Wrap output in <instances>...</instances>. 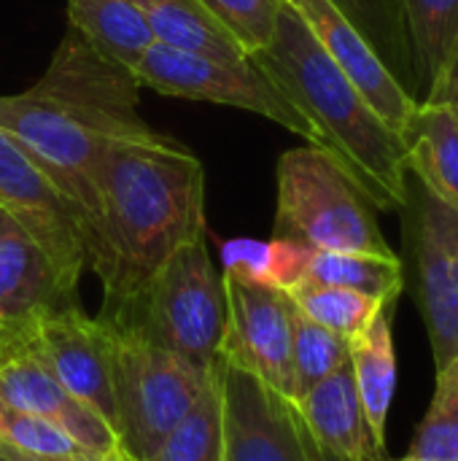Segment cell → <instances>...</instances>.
I'll use <instances>...</instances> for the list:
<instances>
[{"mask_svg": "<svg viewBox=\"0 0 458 461\" xmlns=\"http://www.w3.org/2000/svg\"><path fill=\"white\" fill-rule=\"evenodd\" d=\"M140 81L97 54L76 30L59 41L46 73L0 97V132L67 197L86 227V257L100 219V173L121 140L157 138L138 111Z\"/></svg>", "mask_w": 458, "mask_h": 461, "instance_id": "cell-1", "label": "cell"}, {"mask_svg": "<svg viewBox=\"0 0 458 461\" xmlns=\"http://www.w3.org/2000/svg\"><path fill=\"white\" fill-rule=\"evenodd\" d=\"M205 235L202 162L157 135L116 143L100 173V219L89 267L103 284V316L116 319L165 259Z\"/></svg>", "mask_w": 458, "mask_h": 461, "instance_id": "cell-2", "label": "cell"}, {"mask_svg": "<svg viewBox=\"0 0 458 461\" xmlns=\"http://www.w3.org/2000/svg\"><path fill=\"white\" fill-rule=\"evenodd\" d=\"M251 59L305 113L319 135V149L346 167L375 208H405L408 162L402 138L329 59L286 0L270 43L251 54Z\"/></svg>", "mask_w": 458, "mask_h": 461, "instance_id": "cell-3", "label": "cell"}, {"mask_svg": "<svg viewBox=\"0 0 458 461\" xmlns=\"http://www.w3.org/2000/svg\"><path fill=\"white\" fill-rule=\"evenodd\" d=\"M275 238L305 243L313 251L394 257L378 227L375 205L329 151L310 143L278 159Z\"/></svg>", "mask_w": 458, "mask_h": 461, "instance_id": "cell-4", "label": "cell"}, {"mask_svg": "<svg viewBox=\"0 0 458 461\" xmlns=\"http://www.w3.org/2000/svg\"><path fill=\"white\" fill-rule=\"evenodd\" d=\"M111 324H130L151 343L173 351L202 373L213 370L227 327V294L205 235L178 246L151 276L140 297Z\"/></svg>", "mask_w": 458, "mask_h": 461, "instance_id": "cell-5", "label": "cell"}, {"mask_svg": "<svg viewBox=\"0 0 458 461\" xmlns=\"http://www.w3.org/2000/svg\"><path fill=\"white\" fill-rule=\"evenodd\" d=\"M111 332L116 435L132 459L148 461L200 402L211 373L151 343L130 324H111Z\"/></svg>", "mask_w": 458, "mask_h": 461, "instance_id": "cell-6", "label": "cell"}, {"mask_svg": "<svg viewBox=\"0 0 458 461\" xmlns=\"http://www.w3.org/2000/svg\"><path fill=\"white\" fill-rule=\"evenodd\" d=\"M132 73L140 86H151L159 95L243 108L281 124L294 135H302L310 146H319V135L305 113L251 57L216 59L154 43Z\"/></svg>", "mask_w": 458, "mask_h": 461, "instance_id": "cell-7", "label": "cell"}, {"mask_svg": "<svg viewBox=\"0 0 458 461\" xmlns=\"http://www.w3.org/2000/svg\"><path fill=\"white\" fill-rule=\"evenodd\" d=\"M408 232L435 367L458 357V213L408 173Z\"/></svg>", "mask_w": 458, "mask_h": 461, "instance_id": "cell-8", "label": "cell"}, {"mask_svg": "<svg viewBox=\"0 0 458 461\" xmlns=\"http://www.w3.org/2000/svg\"><path fill=\"white\" fill-rule=\"evenodd\" d=\"M16 332L22 351L38 359L76 400L86 402L116 429L113 332L105 319H89L78 305H65L35 316Z\"/></svg>", "mask_w": 458, "mask_h": 461, "instance_id": "cell-9", "label": "cell"}, {"mask_svg": "<svg viewBox=\"0 0 458 461\" xmlns=\"http://www.w3.org/2000/svg\"><path fill=\"white\" fill-rule=\"evenodd\" d=\"M227 294V327L221 357L256 375L273 392L297 402V378L292 362L294 303L283 289L221 273Z\"/></svg>", "mask_w": 458, "mask_h": 461, "instance_id": "cell-10", "label": "cell"}, {"mask_svg": "<svg viewBox=\"0 0 458 461\" xmlns=\"http://www.w3.org/2000/svg\"><path fill=\"white\" fill-rule=\"evenodd\" d=\"M0 208L40 246L59 276L78 289L89 267L86 227L62 192L32 165V159L0 132Z\"/></svg>", "mask_w": 458, "mask_h": 461, "instance_id": "cell-11", "label": "cell"}, {"mask_svg": "<svg viewBox=\"0 0 458 461\" xmlns=\"http://www.w3.org/2000/svg\"><path fill=\"white\" fill-rule=\"evenodd\" d=\"M211 373L221 400L224 461H305L294 402L221 354Z\"/></svg>", "mask_w": 458, "mask_h": 461, "instance_id": "cell-12", "label": "cell"}, {"mask_svg": "<svg viewBox=\"0 0 458 461\" xmlns=\"http://www.w3.org/2000/svg\"><path fill=\"white\" fill-rule=\"evenodd\" d=\"M308 24L313 38L329 54V59L354 81L367 97L375 113L400 135L418 100L397 81L370 41L348 22V16L332 0H286Z\"/></svg>", "mask_w": 458, "mask_h": 461, "instance_id": "cell-13", "label": "cell"}, {"mask_svg": "<svg viewBox=\"0 0 458 461\" xmlns=\"http://www.w3.org/2000/svg\"><path fill=\"white\" fill-rule=\"evenodd\" d=\"M0 402L57 424L84 451L92 454L121 451L116 429L86 402L76 400L27 351H19L0 365Z\"/></svg>", "mask_w": 458, "mask_h": 461, "instance_id": "cell-14", "label": "cell"}, {"mask_svg": "<svg viewBox=\"0 0 458 461\" xmlns=\"http://www.w3.org/2000/svg\"><path fill=\"white\" fill-rule=\"evenodd\" d=\"M76 305L70 286L40 246L13 227L0 238V321L19 330L40 313Z\"/></svg>", "mask_w": 458, "mask_h": 461, "instance_id": "cell-15", "label": "cell"}, {"mask_svg": "<svg viewBox=\"0 0 458 461\" xmlns=\"http://www.w3.org/2000/svg\"><path fill=\"white\" fill-rule=\"evenodd\" d=\"M297 413L310 432V438L329 454L346 461H383L370 435L351 362L340 365L335 373L310 386L297 402Z\"/></svg>", "mask_w": 458, "mask_h": 461, "instance_id": "cell-16", "label": "cell"}, {"mask_svg": "<svg viewBox=\"0 0 458 461\" xmlns=\"http://www.w3.org/2000/svg\"><path fill=\"white\" fill-rule=\"evenodd\" d=\"M408 173L458 213V116L443 103L418 100L400 130Z\"/></svg>", "mask_w": 458, "mask_h": 461, "instance_id": "cell-17", "label": "cell"}, {"mask_svg": "<svg viewBox=\"0 0 458 461\" xmlns=\"http://www.w3.org/2000/svg\"><path fill=\"white\" fill-rule=\"evenodd\" d=\"M397 303L381 308L373 324L356 335L348 346V362L356 384V394L375 440V448L386 456V424L397 392V354L391 335V311Z\"/></svg>", "mask_w": 458, "mask_h": 461, "instance_id": "cell-18", "label": "cell"}, {"mask_svg": "<svg viewBox=\"0 0 458 461\" xmlns=\"http://www.w3.org/2000/svg\"><path fill=\"white\" fill-rule=\"evenodd\" d=\"M70 30H76L97 54L135 70L143 54L157 43L154 32L132 0H67Z\"/></svg>", "mask_w": 458, "mask_h": 461, "instance_id": "cell-19", "label": "cell"}, {"mask_svg": "<svg viewBox=\"0 0 458 461\" xmlns=\"http://www.w3.org/2000/svg\"><path fill=\"white\" fill-rule=\"evenodd\" d=\"M146 16L154 41L178 51L216 59H246L240 43L200 0H132Z\"/></svg>", "mask_w": 458, "mask_h": 461, "instance_id": "cell-20", "label": "cell"}, {"mask_svg": "<svg viewBox=\"0 0 458 461\" xmlns=\"http://www.w3.org/2000/svg\"><path fill=\"white\" fill-rule=\"evenodd\" d=\"M348 22L370 41L386 68L397 76V81L418 100V68L408 32V16L402 0H332Z\"/></svg>", "mask_w": 458, "mask_h": 461, "instance_id": "cell-21", "label": "cell"}, {"mask_svg": "<svg viewBox=\"0 0 458 461\" xmlns=\"http://www.w3.org/2000/svg\"><path fill=\"white\" fill-rule=\"evenodd\" d=\"M305 281L354 289L383 303H397L405 273L400 257H378L359 251H313L308 259Z\"/></svg>", "mask_w": 458, "mask_h": 461, "instance_id": "cell-22", "label": "cell"}, {"mask_svg": "<svg viewBox=\"0 0 458 461\" xmlns=\"http://www.w3.org/2000/svg\"><path fill=\"white\" fill-rule=\"evenodd\" d=\"M416 54L418 84L427 95L458 51V0H402Z\"/></svg>", "mask_w": 458, "mask_h": 461, "instance_id": "cell-23", "label": "cell"}, {"mask_svg": "<svg viewBox=\"0 0 458 461\" xmlns=\"http://www.w3.org/2000/svg\"><path fill=\"white\" fill-rule=\"evenodd\" d=\"M286 294L305 319L321 324L324 330H329L346 340H354L356 335H362L373 324V319L381 313V308L389 305L383 300H375V297L354 292V289L324 286V284H313V281H302V284L292 286Z\"/></svg>", "mask_w": 458, "mask_h": 461, "instance_id": "cell-24", "label": "cell"}, {"mask_svg": "<svg viewBox=\"0 0 458 461\" xmlns=\"http://www.w3.org/2000/svg\"><path fill=\"white\" fill-rule=\"evenodd\" d=\"M148 461H224L221 400L211 373V386L189 416L157 446Z\"/></svg>", "mask_w": 458, "mask_h": 461, "instance_id": "cell-25", "label": "cell"}, {"mask_svg": "<svg viewBox=\"0 0 458 461\" xmlns=\"http://www.w3.org/2000/svg\"><path fill=\"white\" fill-rule=\"evenodd\" d=\"M424 461H458V357L437 370L435 397L410 446Z\"/></svg>", "mask_w": 458, "mask_h": 461, "instance_id": "cell-26", "label": "cell"}, {"mask_svg": "<svg viewBox=\"0 0 458 461\" xmlns=\"http://www.w3.org/2000/svg\"><path fill=\"white\" fill-rule=\"evenodd\" d=\"M351 340L324 330L321 324L305 319L297 308L292 316V362L297 378V400L316 386L321 378L335 373L348 362Z\"/></svg>", "mask_w": 458, "mask_h": 461, "instance_id": "cell-27", "label": "cell"}, {"mask_svg": "<svg viewBox=\"0 0 458 461\" xmlns=\"http://www.w3.org/2000/svg\"><path fill=\"white\" fill-rule=\"evenodd\" d=\"M0 446L22 456H65L84 451L57 424L5 402H0Z\"/></svg>", "mask_w": 458, "mask_h": 461, "instance_id": "cell-28", "label": "cell"}, {"mask_svg": "<svg viewBox=\"0 0 458 461\" xmlns=\"http://www.w3.org/2000/svg\"><path fill=\"white\" fill-rule=\"evenodd\" d=\"M221 27L251 57L265 49L275 32L283 0H200Z\"/></svg>", "mask_w": 458, "mask_h": 461, "instance_id": "cell-29", "label": "cell"}, {"mask_svg": "<svg viewBox=\"0 0 458 461\" xmlns=\"http://www.w3.org/2000/svg\"><path fill=\"white\" fill-rule=\"evenodd\" d=\"M424 100L443 103L458 116V51L454 54V59L448 62V68L443 70V76L435 81V86L424 95Z\"/></svg>", "mask_w": 458, "mask_h": 461, "instance_id": "cell-30", "label": "cell"}, {"mask_svg": "<svg viewBox=\"0 0 458 461\" xmlns=\"http://www.w3.org/2000/svg\"><path fill=\"white\" fill-rule=\"evenodd\" d=\"M22 461H135L124 448L121 451H111V454H92V451H73L65 456H22L16 454Z\"/></svg>", "mask_w": 458, "mask_h": 461, "instance_id": "cell-31", "label": "cell"}, {"mask_svg": "<svg viewBox=\"0 0 458 461\" xmlns=\"http://www.w3.org/2000/svg\"><path fill=\"white\" fill-rule=\"evenodd\" d=\"M294 408H297V405H294ZM297 429H300V443H302L305 461H346V459H340V456H335V454H329L327 448H321V446L310 438V432L305 429V424H302L300 413H297Z\"/></svg>", "mask_w": 458, "mask_h": 461, "instance_id": "cell-32", "label": "cell"}, {"mask_svg": "<svg viewBox=\"0 0 458 461\" xmlns=\"http://www.w3.org/2000/svg\"><path fill=\"white\" fill-rule=\"evenodd\" d=\"M19 351H22L19 332H16L13 327H8V324L0 321V365H3L5 359H11L13 354H19Z\"/></svg>", "mask_w": 458, "mask_h": 461, "instance_id": "cell-33", "label": "cell"}, {"mask_svg": "<svg viewBox=\"0 0 458 461\" xmlns=\"http://www.w3.org/2000/svg\"><path fill=\"white\" fill-rule=\"evenodd\" d=\"M13 227H19V224H16V221H13V219H11V216L3 211V208H0V238H3V235H8Z\"/></svg>", "mask_w": 458, "mask_h": 461, "instance_id": "cell-34", "label": "cell"}, {"mask_svg": "<svg viewBox=\"0 0 458 461\" xmlns=\"http://www.w3.org/2000/svg\"><path fill=\"white\" fill-rule=\"evenodd\" d=\"M0 461H22V459H19L13 451H8V448H3V446H0Z\"/></svg>", "mask_w": 458, "mask_h": 461, "instance_id": "cell-35", "label": "cell"}, {"mask_svg": "<svg viewBox=\"0 0 458 461\" xmlns=\"http://www.w3.org/2000/svg\"><path fill=\"white\" fill-rule=\"evenodd\" d=\"M400 461H424V459H416V456H410V454H408L405 459H400Z\"/></svg>", "mask_w": 458, "mask_h": 461, "instance_id": "cell-36", "label": "cell"}]
</instances>
